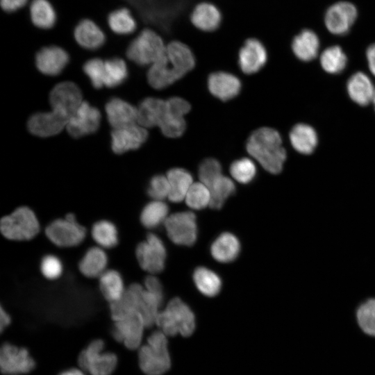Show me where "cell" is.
<instances>
[{"label":"cell","mask_w":375,"mask_h":375,"mask_svg":"<svg viewBox=\"0 0 375 375\" xmlns=\"http://www.w3.org/2000/svg\"><path fill=\"white\" fill-rule=\"evenodd\" d=\"M246 149L266 171L274 174L282 171L287 153L276 130L262 127L254 131L247 141Z\"/></svg>","instance_id":"obj_1"},{"label":"cell","mask_w":375,"mask_h":375,"mask_svg":"<svg viewBox=\"0 0 375 375\" xmlns=\"http://www.w3.org/2000/svg\"><path fill=\"white\" fill-rule=\"evenodd\" d=\"M156 324L167 336L180 334L188 337L194 331L195 317L190 307L180 298L175 297L159 312Z\"/></svg>","instance_id":"obj_2"},{"label":"cell","mask_w":375,"mask_h":375,"mask_svg":"<svg viewBox=\"0 0 375 375\" xmlns=\"http://www.w3.org/2000/svg\"><path fill=\"white\" fill-rule=\"evenodd\" d=\"M138 362L140 369L146 375H162L170 368L167 335L163 332H153L148 337L147 343L140 346Z\"/></svg>","instance_id":"obj_3"},{"label":"cell","mask_w":375,"mask_h":375,"mask_svg":"<svg viewBox=\"0 0 375 375\" xmlns=\"http://www.w3.org/2000/svg\"><path fill=\"white\" fill-rule=\"evenodd\" d=\"M167 45L161 35L146 27L129 43L126 57L139 66L152 65L165 56Z\"/></svg>","instance_id":"obj_4"},{"label":"cell","mask_w":375,"mask_h":375,"mask_svg":"<svg viewBox=\"0 0 375 375\" xmlns=\"http://www.w3.org/2000/svg\"><path fill=\"white\" fill-rule=\"evenodd\" d=\"M105 343L101 339L92 341L78 355L81 369L90 375H111L117 365V356L105 351Z\"/></svg>","instance_id":"obj_5"},{"label":"cell","mask_w":375,"mask_h":375,"mask_svg":"<svg viewBox=\"0 0 375 375\" xmlns=\"http://www.w3.org/2000/svg\"><path fill=\"white\" fill-rule=\"evenodd\" d=\"M0 229L7 239L28 240L38 234L40 225L34 212L30 208L23 206L1 218Z\"/></svg>","instance_id":"obj_6"},{"label":"cell","mask_w":375,"mask_h":375,"mask_svg":"<svg viewBox=\"0 0 375 375\" xmlns=\"http://www.w3.org/2000/svg\"><path fill=\"white\" fill-rule=\"evenodd\" d=\"M113 322L112 330L113 338L130 350L139 349L146 327L142 315L140 312H132Z\"/></svg>","instance_id":"obj_7"},{"label":"cell","mask_w":375,"mask_h":375,"mask_svg":"<svg viewBox=\"0 0 375 375\" xmlns=\"http://www.w3.org/2000/svg\"><path fill=\"white\" fill-rule=\"evenodd\" d=\"M47 238L54 244L62 247H74L80 244L85 237L86 231L76 222L74 214L69 213L65 219L52 222L45 230Z\"/></svg>","instance_id":"obj_8"},{"label":"cell","mask_w":375,"mask_h":375,"mask_svg":"<svg viewBox=\"0 0 375 375\" xmlns=\"http://www.w3.org/2000/svg\"><path fill=\"white\" fill-rule=\"evenodd\" d=\"M164 225L169 239L176 244L192 246L197 238V224L195 215L185 211L174 213L167 217Z\"/></svg>","instance_id":"obj_9"},{"label":"cell","mask_w":375,"mask_h":375,"mask_svg":"<svg viewBox=\"0 0 375 375\" xmlns=\"http://www.w3.org/2000/svg\"><path fill=\"white\" fill-rule=\"evenodd\" d=\"M139 265L145 271L156 274L164 269L167 251L163 242L156 235L149 233L147 240L136 248Z\"/></svg>","instance_id":"obj_10"},{"label":"cell","mask_w":375,"mask_h":375,"mask_svg":"<svg viewBox=\"0 0 375 375\" xmlns=\"http://www.w3.org/2000/svg\"><path fill=\"white\" fill-rule=\"evenodd\" d=\"M35 362L28 351L10 343L3 344L0 350V368L5 375H22L31 372Z\"/></svg>","instance_id":"obj_11"},{"label":"cell","mask_w":375,"mask_h":375,"mask_svg":"<svg viewBox=\"0 0 375 375\" xmlns=\"http://www.w3.org/2000/svg\"><path fill=\"white\" fill-rule=\"evenodd\" d=\"M101 115L99 109L83 101L69 118L66 128L74 138H79L97 132L100 126Z\"/></svg>","instance_id":"obj_12"},{"label":"cell","mask_w":375,"mask_h":375,"mask_svg":"<svg viewBox=\"0 0 375 375\" xmlns=\"http://www.w3.org/2000/svg\"><path fill=\"white\" fill-rule=\"evenodd\" d=\"M69 117L62 112L52 109L49 112H38L32 115L27 122L28 131L40 138H47L60 133L67 126Z\"/></svg>","instance_id":"obj_13"},{"label":"cell","mask_w":375,"mask_h":375,"mask_svg":"<svg viewBox=\"0 0 375 375\" xmlns=\"http://www.w3.org/2000/svg\"><path fill=\"white\" fill-rule=\"evenodd\" d=\"M83 101L81 89L72 81H64L57 84L49 94V103L52 109L64 112L69 118Z\"/></svg>","instance_id":"obj_14"},{"label":"cell","mask_w":375,"mask_h":375,"mask_svg":"<svg viewBox=\"0 0 375 375\" xmlns=\"http://www.w3.org/2000/svg\"><path fill=\"white\" fill-rule=\"evenodd\" d=\"M267 60V51L259 38H247L238 51V64L242 72L253 74L260 70Z\"/></svg>","instance_id":"obj_15"},{"label":"cell","mask_w":375,"mask_h":375,"mask_svg":"<svg viewBox=\"0 0 375 375\" xmlns=\"http://www.w3.org/2000/svg\"><path fill=\"white\" fill-rule=\"evenodd\" d=\"M111 149L116 154L135 150L147 141L149 134L145 128L133 124L115 128L111 132Z\"/></svg>","instance_id":"obj_16"},{"label":"cell","mask_w":375,"mask_h":375,"mask_svg":"<svg viewBox=\"0 0 375 375\" xmlns=\"http://www.w3.org/2000/svg\"><path fill=\"white\" fill-rule=\"evenodd\" d=\"M357 16V9L351 2L339 1L326 10L324 22L328 30L335 35L347 33Z\"/></svg>","instance_id":"obj_17"},{"label":"cell","mask_w":375,"mask_h":375,"mask_svg":"<svg viewBox=\"0 0 375 375\" xmlns=\"http://www.w3.org/2000/svg\"><path fill=\"white\" fill-rule=\"evenodd\" d=\"M69 62L68 53L62 47L56 45L41 48L35 58L37 69L47 76H54L60 74Z\"/></svg>","instance_id":"obj_18"},{"label":"cell","mask_w":375,"mask_h":375,"mask_svg":"<svg viewBox=\"0 0 375 375\" xmlns=\"http://www.w3.org/2000/svg\"><path fill=\"white\" fill-rule=\"evenodd\" d=\"M192 24L203 33L217 31L222 23V14L219 8L209 1H200L192 9L190 16Z\"/></svg>","instance_id":"obj_19"},{"label":"cell","mask_w":375,"mask_h":375,"mask_svg":"<svg viewBox=\"0 0 375 375\" xmlns=\"http://www.w3.org/2000/svg\"><path fill=\"white\" fill-rule=\"evenodd\" d=\"M207 84L209 92L224 101L237 97L242 88L241 81L236 76L222 71L210 74Z\"/></svg>","instance_id":"obj_20"},{"label":"cell","mask_w":375,"mask_h":375,"mask_svg":"<svg viewBox=\"0 0 375 375\" xmlns=\"http://www.w3.org/2000/svg\"><path fill=\"white\" fill-rule=\"evenodd\" d=\"M105 110L113 129L135 124L138 119V108L119 97L110 98L105 105Z\"/></svg>","instance_id":"obj_21"},{"label":"cell","mask_w":375,"mask_h":375,"mask_svg":"<svg viewBox=\"0 0 375 375\" xmlns=\"http://www.w3.org/2000/svg\"><path fill=\"white\" fill-rule=\"evenodd\" d=\"M183 76L169 61L166 53L151 65L147 74L149 84L156 90L166 88Z\"/></svg>","instance_id":"obj_22"},{"label":"cell","mask_w":375,"mask_h":375,"mask_svg":"<svg viewBox=\"0 0 375 375\" xmlns=\"http://www.w3.org/2000/svg\"><path fill=\"white\" fill-rule=\"evenodd\" d=\"M74 38L77 44L88 50H97L106 42L103 30L90 19H83L74 29Z\"/></svg>","instance_id":"obj_23"},{"label":"cell","mask_w":375,"mask_h":375,"mask_svg":"<svg viewBox=\"0 0 375 375\" xmlns=\"http://www.w3.org/2000/svg\"><path fill=\"white\" fill-rule=\"evenodd\" d=\"M166 55L169 61L183 76L195 66L196 58L190 47L179 40H173L167 44Z\"/></svg>","instance_id":"obj_24"},{"label":"cell","mask_w":375,"mask_h":375,"mask_svg":"<svg viewBox=\"0 0 375 375\" xmlns=\"http://www.w3.org/2000/svg\"><path fill=\"white\" fill-rule=\"evenodd\" d=\"M166 112V101L155 97L144 99L138 108L137 122L144 128L159 126Z\"/></svg>","instance_id":"obj_25"},{"label":"cell","mask_w":375,"mask_h":375,"mask_svg":"<svg viewBox=\"0 0 375 375\" xmlns=\"http://www.w3.org/2000/svg\"><path fill=\"white\" fill-rule=\"evenodd\" d=\"M347 90L349 97L360 106L372 102L375 88L369 77L363 72L353 74L348 80Z\"/></svg>","instance_id":"obj_26"},{"label":"cell","mask_w":375,"mask_h":375,"mask_svg":"<svg viewBox=\"0 0 375 375\" xmlns=\"http://www.w3.org/2000/svg\"><path fill=\"white\" fill-rule=\"evenodd\" d=\"M240 251V243L233 234L225 232L219 235L212 242L210 253L215 260L226 263L237 258Z\"/></svg>","instance_id":"obj_27"},{"label":"cell","mask_w":375,"mask_h":375,"mask_svg":"<svg viewBox=\"0 0 375 375\" xmlns=\"http://www.w3.org/2000/svg\"><path fill=\"white\" fill-rule=\"evenodd\" d=\"M319 48V40L315 32L303 29L295 35L292 42L294 54L302 61H310L316 58Z\"/></svg>","instance_id":"obj_28"},{"label":"cell","mask_w":375,"mask_h":375,"mask_svg":"<svg viewBox=\"0 0 375 375\" xmlns=\"http://www.w3.org/2000/svg\"><path fill=\"white\" fill-rule=\"evenodd\" d=\"M290 140L292 147L302 154H310L315 149L318 138L315 130L310 125L298 124L290 132Z\"/></svg>","instance_id":"obj_29"},{"label":"cell","mask_w":375,"mask_h":375,"mask_svg":"<svg viewBox=\"0 0 375 375\" xmlns=\"http://www.w3.org/2000/svg\"><path fill=\"white\" fill-rule=\"evenodd\" d=\"M29 17L35 26L43 30L53 27L57 20L56 10L49 0H32L29 5Z\"/></svg>","instance_id":"obj_30"},{"label":"cell","mask_w":375,"mask_h":375,"mask_svg":"<svg viewBox=\"0 0 375 375\" xmlns=\"http://www.w3.org/2000/svg\"><path fill=\"white\" fill-rule=\"evenodd\" d=\"M170 190L168 199L174 203L182 201L192 183V174L183 168H172L167 173Z\"/></svg>","instance_id":"obj_31"},{"label":"cell","mask_w":375,"mask_h":375,"mask_svg":"<svg viewBox=\"0 0 375 375\" xmlns=\"http://www.w3.org/2000/svg\"><path fill=\"white\" fill-rule=\"evenodd\" d=\"M107 24L115 34L127 35L135 31L138 22L129 8L121 7L113 10L107 16Z\"/></svg>","instance_id":"obj_32"},{"label":"cell","mask_w":375,"mask_h":375,"mask_svg":"<svg viewBox=\"0 0 375 375\" xmlns=\"http://www.w3.org/2000/svg\"><path fill=\"white\" fill-rule=\"evenodd\" d=\"M107 256L104 251L94 247L86 252L79 262V269L87 277H97L105 272Z\"/></svg>","instance_id":"obj_33"},{"label":"cell","mask_w":375,"mask_h":375,"mask_svg":"<svg viewBox=\"0 0 375 375\" xmlns=\"http://www.w3.org/2000/svg\"><path fill=\"white\" fill-rule=\"evenodd\" d=\"M193 280L199 291L206 297H215L221 290L220 277L215 272L205 267H199L195 269Z\"/></svg>","instance_id":"obj_34"},{"label":"cell","mask_w":375,"mask_h":375,"mask_svg":"<svg viewBox=\"0 0 375 375\" xmlns=\"http://www.w3.org/2000/svg\"><path fill=\"white\" fill-rule=\"evenodd\" d=\"M99 287L103 296L110 303L119 300L126 290L120 274L115 270L105 271L99 276Z\"/></svg>","instance_id":"obj_35"},{"label":"cell","mask_w":375,"mask_h":375,"mask_svg":"<svg viewBox=\"0 0 375 375\" xmlns=\"http://www.w3.org/2000/svg\"><path fill=\"white\" fill-rule=\"evenodd\" d=\"M105 82L107 88H112L121 85L128 76V70L125 61L118 57L112 58L105 62Z\"/></svg>","instance_id":"obj_36"},{"label":"cell","mask_w":375,"mask_h":375,"mask_svg":"<svg viewBox=\"0 0 375 375\" xmlns=\"http://www.w3.org/2000/svg\"><path fill=\"white\" fill-rule=\"evenodd\" d=\"M168 212L169 207L165 202L153 200L143 208L140 215L141 223L147 228H154L165 222Z\"/></svg>","instance_id":"obj_37"},{"label":"cell","mask_w":375,"mask_h":375,"mask_svg":"<svg viewBox=\"0 0 375 375\" xmlns=\"http://www.w3.org/2000/svg\"><path fill=\"white\" fill-rule=\"evenodd\" d=\"M347 58L339 46L326 48L320 56V64L324 70L329 74H339L346 67Z\"/></svg>","instance_id":"obj_38"},{"label":"cell","mask_w":375,"mask_h":375,"mask_svg":"<svg viewBox=\"0 0 375 375\" xmlns=\"http://www.w3.org/2000/svg\"><path fill=\"white\" fill-rule=\"evenodd\" d=\"M210 192V207L220 209L226 200L235 192V186L231 179L222 175L209 188Z\"/></svg>","instance_id":"obj_39"},{"label":"cell","mask_w":375,"mask_h":375,"mask_svg":"<svg viewBox=\"0 0 375 375\" xmlns=\"http://www.w3.org/2000/svg\"><path fill=\"white\" fill-rule=\"evenodd\" d=\"M92 236L94 241L103 248L113 247L118 242L116 227L106 220L97 222L93 225Z\"/></svg>","instance_id":"obj_40"},{"label":"cell","mask_w":375,"mask_h":375,"mask_svg":"<svg viewBox=\"0 0 375 375\" xmlns=\"http://www.w3.org/2000/svg\"><path fill=\"white\" fill-rule=\"evenodd\" d=\"M185 203L188 207L194 210H201L210 205V189L202 183H193L186 196Z\"/></svg>","instance_id":"obj_41"},{"label":"cell","mask_w":375,"mask_h":375,"mask_svg":"<svg viewBox=\"0 0 375 375\" xmlns=\"http://www.w3.org/2000/svg\"><path fill=\"white\" fill-rule=\"evenodd\" d=\"M356 316L361 329L365 333L375 336V298L362 303L357 310Z\"/></svg>","instance_id":"obj_42"},{"label":"cell","mask_w":375,"mask_h":375,"mask_svg":"<svg viewBox=\"0 0 375 375\" xmlns=\"http://www.w3.org/2000/svg\"><path fill=\"white\" fill-rule=\"evenodd\" d=\"M230 172L235 180L246 184L254 179L256 175V167L251 159L242 158L231 163Z\"/></svg>","instance_id":"obj_43"},{"label":"cell","mask_w":375,"mask_h":375,"mask_svg":"<svg viewBox=\"0 0 375 375\" xmlns=\"http://www.w3.org/2000/svg\"><path fill=\"white\" fill-rule=\"evenodd\" d=\"M162 133L168 138L181 137L186 129V122L183 117L169 113L167 111L158 126Z\"/></svg>","instance_id":"obj_44"},{"label":"cell","mask_w":375,"mask_h":375,"mask_svg":"<svg viewBox=\"0 0 375 375\" xmlns=\"http://www.w3.org/2000/svg\"><path fill=\"white\" fill-rule=\"evenodd\" d=\"M83 70L95 89L105 86V63L101 59L94 58L87 60L83 66Z\"/></svg>","instance_id":"obj_45"},{"label":"cell","mask_w":375,"mask_h":375,"mask_svg":"<svg viewBox=\"0 0 375 375\" xmlns=\"http://www.w3.org/2000/svg\"><path fill=\"white\" fill-rule=\"evenodd\" d=\"M222 165L215 158H209L204 159L199 165L198 169L199 178L201 183L208 188L222 174Z\"/></svg>","instance_id":"obj_46"},{"label":"cell","mask_w":375,"mask_h":375,"mask_svg":"<svg viewBox=\"0 0 375 375\" xmlns=\"http://www.w3.org/2000/svg\"><path fill=\"white\" fill-rule=\"evenodd\" d=\"M170 190L169 183L167 176L158 174L151 178L147 189V194L153 200L162 201L168 198Z\"/></svg>","instance_id":"obj_47"},{"label":"cell","mask_w":375,"mask_h":375,"mask_svg":"<svg viewBox=\"0 0 375 375\" xmlns=\"http://www.w3.org/2000/svg\"><path fill=\"white\" fill-rule=\"evenodd\" d=\"M62 271L60 260L56 256L49 255L43 258L41 262V272L48 279H56Z\"/></svg>","instance_id":"obj_48"},{"label":"cell","mask_w":375,"mask_h":375,"mask_svg":"<svg viewBox=\"0 0 375 375\" xmlns=\"http://www.w3.org/2000/svg\"><path fill=\"white\" fill-rule=\"evenodd\" d=\"M166 105L167 112L183 117L191 109L188 101L178 97L169 98L166 101Z\"/></svg>","instance_id":"obj_49"},{"label":"cell","mask_w":375,"mask_h":375,"mask_svg":"<svg viewBox=\"0 0 375 375\" xmlns=\"http://www.w3.org/2000/svg\"><path fill=\"white\" fill-rule=\"evenodd\" d=\"M28 0H0L1 9L8 13L17 11L24 7Z\"/></svg>","instance_id":"obj_50"},{"label":"cell","mask_w":375,"mask_h":375,"mask_svg":"<svg viewBox=\"0 0 375 375\" xmlns=\"http://www.w3.org/2000/svg\"><path fill=\"white\" fill-rule=\"evenodd\" d=\"M144 288L149 291L163 295L161 283L155 276L150 275L146 277L144 280Z\"/></svg>","instance_id":"obj_51"},{"label":"cell","mask_w":375,"mask_h":375,"mask_svg":"<svg viewBox=\"0 0 375 375\" xmlns=\"http://www.w3.org/2000/svg\"><path fill=\"white\" fill-rule=\"evenodd\" d=\"M366 56L369 71L375 76V43L367 48Z\"/></svg>","instance_id":"obj_52"},{"label":"cell","mask_w":375,"mask_h":375,"mask_svg":"<svg viewBox=\"0 0 375 375\" xmlns=\"http://www.w3.org/2000/svg\"><path fill=\"white\" fill-rule=\"evenodd\" d=\"M11 318L9 314L1 306L0 309V329L3 331L4 329L10 325Z\"/></svg>","instance_id":"obj_53"},{"label":"cell","mask_w":375,"mask_h":375,"mask_svg":"<svg viewBox=\"0 0 375 375\" xmlns=\"http://www.w3.org/2000/svg\"><path fill=\"white\" fill-rule=\"evenodd\" d=\"M58 375H86V372L81 368H69L61 372Z\"/></svg>","instance_id":"obj_54"},{"label":"cell","mask_w":375,"mask_h":375,"mask_svg":"<svg viewBox=\"0 0 375 375\" xmlns=\"http://www.w3.org/2000/svg\"><path fill=\"white\" fill-rule=\"evenodd\" d=\"M372 103H374V109H375V92H374V97H373Z\"/></svg>","instance_id":"obj_55"}]
</instances>
